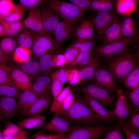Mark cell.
<instances>
[{"instance_id":"ac0fdd59","label":"cell","mask_w":139,"mask_h":139,"mask_svg":"<svg viewBox=\"0 0 139 139\" xmlns=\"http://www.w3.org/2000/svg\"><path fill=\"white\" fill-rule=\"evenodd\" d=\"M76 23L63 20L59 21L55 30L53 36L58 44L63 42L68 37Z\"/></svg>"},{"instance_id":"8fae6325","label":"cell","mask_w":139,"mask_h":139,"mask_svg":"<svg viewBox=\"0 0 139 139\" xmlns=\"http://www.w3.org/2000/svg\"><path fill=\"white\" fill-rule=\"evenodd\" d=\"M71 124L64 117L55 115L50 120L44 124L41 129L50 133H66L74 128L75 126H72Z\"/></svg>"},{"instance_id":"681fc988","label":"cell","mask_w":139,"mask_h":139,"mask_svg":"<svg viewBox=\"0 0 139 139\" xmlns=\"http://www.w3.org/2000/svg\"><path fill=\"white\" fill-rule=\"evenodd\" d=\"M46 1L45 0H20L19 3L25 11L31 10Z\"/></svg>"},{"instance_id":"4316f807","label":"cell","mask_w":139,"mask_h":139,"mask_svg":"<svg viewBox=\"0 0 139 139\" xmlns=\"http://www.w3.org/2000/svg\"><path fill=\"white\" fill-rule=\"evenodd\" d=\"M46 117L44 116H35L27 117L20 120L17 124L22 129H40L43 126Z\"/></svg>"},{"instance_id":"603a6c76","label":"cell","mask_w":139,"mask_h":139,"mask_svg":"<svg viewBox=\"0 0 139 139\" xmlns=\"http://www.w3.org/2000/svg\"><path fill=\"white\" fill-rule=\"evenodd\" d=\"M94 26L92 19H82L80 25L74 31L73 35L77 38L92 39Z\"/></svg>"},{"instance_id":"7a4b0ae2","label":"cell","mask_w":139,"mask_h":139,"mask_svg":"<svg viewBox=\"0 0 139 139\" xmlns=\"http://www.w3.org/2000/svg\"><path fill=\"white\" fill-rule=\"evenodd\" d=\"M107 60L108 70L115 79L121 82L127 74L139 67V53H133L129 49Z\"/></svg>"},{"instance_id":"60d3db41","label":"cell","mask_w":139,"mask_h":139,"mask_svg":"<svg viewBox=\"0 0 139 139\" xmlns=\"http://www.w3.org/2000/svg\"><path fill=\"white\" fill-rule=\"evenodd\" d=\"M11 68L5 64L0 65V85L7 84L13 83Z\"/></svg>"},{"instance_id":"7dc6e473","label":"cell","mask_w":139,"mask_h":139,"mask_svg":"<svg viewBox=\"0 0 139 139\" xmlns=\"http://www.w3.org/2000/svg\"><path fill=\"white\" fill-rule=\"evenodd\" d=\"M121 131V125L118 123L105 134L103 139H125L122 135Z\"/></svg>"},{"instance_id":"9a60e30c","label":"cell","mask_w":139,"mask_h":139,"mask_svg":"<svg viewBox=\"0 0 139 139\" xmlns=\"http://www.w3.org/2000/svg\"><path fill=\"white\" fill-rule=\"evenodd\" d=\"M52 102L51 94L40 96L21 117L40 116L50 107Z\"/></svg>"},{"instance_id":"f5cc1de1","label":"cell","mask_w":139,"mask_h":139,"mask_svg":"<svg viewBox=\"0 0 139 139\" xmlns=\"http://www.w3.org/2000/svg\"><path fill=\"white\" fill-rule=\"evenodd\" d=\"M51 78L52 79L51 92L54 98L61 92L64 88L63 84L57 79L54 77Z\"/></svg>"},{"instance_id":"9f6ffc18","label":"cell","mask_w":139,"mask_h":139,"mask_svg":"<svg viewBox=\"0 0 139 139\" xmlns=\"http://www.w3.org/2000/svg\"><path fill=\"white\" fill-rule=\"evenodd\" d=\"M55 67H62L67 64L65 57L62 54L56 53L54 57Z\"/></svg>"},{"instance_id":"bcb514c9","label":"cell","mask_w":139,"mask_h":139,"mask_svg":"<svg viewBox=\"0 0 139 139\" xmlns=\"http://www.w3.org/2000/svg\"><path fill=\"white\" fill-rule=\"evenodd\" d=\"M125 122L137 133L139 134V111L132 110Z\"/></svg>"},{"instance_id":"44dd1931","label":"cell","mask_w":139,"mask_h":139,"mask_svg":"<svg viewBox=\"0 0 139 139\" xmlns=\"http://www.w3.org/2000/svg\"><path fill=\"white\" fill-rule=\"evenodd\" d=\"M57 51L53 50L48 51L38 58L40 67L39 74L41 75L50 77L55 67L54 57Z\"/></svg>"},{"instance_id":"1f68e13d","label":"cell","mask_w":139,"mask_h":139,"mask_svg":"<svg viewBox=\"0 0 139 139\" xmlns=\"http://www.w3.org/2000/svg\"><path fill=\"white\" fill-rule=\"evenodd\" d=\"M121 82L126 88L130 90L135 89L139 86V67L127 74L123 79Z\"/></svg>"},{"instance_id":"f907efd6","label":"cell","mask_w":139,"mask_h":139,"mask_svg":"<svg viewBox=\"0 0 139 139\" xmlns=\"http://www.w3.org/2000/svg\"><path fill=\"white\" fill-rule=\"evenodd\" d=\"M45 131L41 130L38 132L37 135L33 139H63L66 133L47 134Z\"/></svg>"},{"instance_id":"94428289","label":"cell","mask_w":139,"mask_h":139,"mask_svg":"<svg viewBox=\"0 0 139 139\" xmlns=\"http://www.w3.org/2000/svg\"><path fill=\"white\" fill-rule=\"evenodd\" d=\"M1 119H0V121H1Z\"/></svg>"},{"instance_id":"5b68a950","label":"cell","mask_w":139,"mask_h":139,"mask_svg":"<svg viewBox=\"0 0 139 139\" xmlns=\"http://www.w3.org/2000/svg\"><path fill=\"white\" fill-rule=\"evenodd\" d=\"M112 126L100 125L94 126H75L63 139H98Z\"/></svg>"},{"instance_id":"d6a6232c","label":"cell","mask_w":139,"mask_h":139,"mask_svg":"<svg viewBox=\"0 0 139 139\" xmlns=\"http://www.w3.org/2000/svg\"><path fill=\"white\" fill-rule=\"evenodd\" d=\"M94 56V54L92 51L80 52L75 60L69 63L67 67L71 68L75 66L87 65L93 61Z\"/></svg>"},{"instance_id":"f6af8a7d","label":"cell","mask_w":139,"mask_h":139,"mask_svg":"<svg viewBox=\"0 0 139 139\" xmlns=\"http://www.w3.org/2000/svg\"><path fill=\"white\" fill-rule=\"evenodd\" d=\"M70 70L67 67L61 68L53 72L50 77L56 78L63 85L68 82Z\"/></svg>"},{"instance_id":"484cf974","label":"cell","mask_w":139,"mask_h":139,"mask_svg":"<svg viewBox=\"0 0 139 139\" xmlns=\"http://www.w3.org/2000/svg\"><path fill=\"white\" fill-rule=\"evenodd\" d=\"M121 31L123 38H127L136 42L138 41V30L132 18L129 16L126 17L121 22Z\"/></svg>"},{"instance_id":"ffe728a7","label":"cell","mask_w":139,"mask_h":139,"mask_svg":"<svg viewBox=\"0 0 139 139\" xmlns=\"http://www.w3.org/2000/svg\"><path fill=\"white\" fill-rule=\"evenodd\" d=\"M10 67L12 70L13 82L17 88L21 91L30 90L35 92L32 88V81L28 75L13 67Z\"/></svg>"},{"instance_id":"816d5d0a","label":"cell","mask_w":139,"mask_h":139,"mask_svg":"<svg viewBox=\"0 0 139 139\" xmlns=\"http://www.w3.org/2000/svg\"><path fill=\"white\" fill-rule=\"evenodd\" d=\"M80 52L76 48L69 47L65 50L64 55L67 64L74 61Z\"/></svg>"},{"instance_id":"4dcf8cb0","label":"cell","mask_w":139,"mask_h":139,"mask_svg":"<svg viewBox=\"0 0 139 139\" xmlns=\"http://www.w3.org/2000/svg\"><path fill=\"white\" fill-rule=\"evenodd\" d=\"M114 5V2L112 0H92L89 7L90 11H94L97 12H111Z\"/></svg>"},{"instance_id":"db71d44e","label":"cell","mask_w":139,"mask_h":139,"mask_svg":"<svg viewBox=\"0 0 139 139\" xmlns=\"http://www.w3.org/2000/svg\"><path fill=\"white\" fill-rule=\"evenodd\" d=\"M68 82L71 85H76L80 82L77 69L71 68Z\"/></svg>"},{"instance_id":"30bf717a","label":"cell","mask_w":139,"mask_h":139,"mask_svg":"<svg viewBox=\"0 0 139 139\" xmlns=\"http://www.w3.org/2000/svg\"><path fill=\"white\" fill-rule=\"evenodd\" d=\"M93 79L97 86L112 94L116 92L117 88L114 78L109 70L100 66L98 68Z\"/></svg>"},{"instance_id":"91938a15","label":"cell","mask_w":139,"mask_h":139,"mask_svg":"<svg viewBox=\"0 0 139 139\" xmlns=\"http://www.w3.org/2000/svg\"><path fill=\"white\" fill-rule=\"evenodd\" d=\"M3 138L2 135V132L0 130V139H3Z\"/></svg>"},{"instance_id":"7402d4cb","label":"cell","mask_w":139,"mask_h":139,"mask_svg":"<svg viewBox=\"0 0 139 139\" xmlns=\"http://www.w3.org/2000/svg\"><path fill=\"white\" fill-rule=\"evenodd\" d=\"M16 102L14 98L0 97V118L7 119L16 113Z\"/></svg>"},{"instance_id":"6f0895ef","label":"cell","mask_w":139,"mask_h":139,"mask_svg":"<svg viewBox=\"0 0 139 139\" xmlns=\"http://www.w3.org/2000/svg\"><path fill=\"white\" fill-rule=\"evenodd\" d=\"M11 60V56L4 53L0 48V64H5Z\"/></svg>"},{"instance_id":"ee69618b","label":"cell","mask_w":139,"mask_h":139,"mask_svg":"<svg viewBox=\"0 0 139 139\" xmlns=\"http://www.w3.org/2000/svg\"><path fill=\"white\" fill-rule=\"evenodd\" d=\"M126 93L131 103L132 110L139 111V86Z\"/></svg>"},{"instance_id":"74e56055","label":"cell","mask_w":139,"mask_h":139,"mask_svg":"<svg viewBox=\"0 0 139 139\" xmlns=\"http://www.w3.org/2000/svg\"><path fill=\"white\" fill-rule=\"evenodd\" d=\"M75 95L71 91L66 97L55 115L61 116H64L68 111L74 102Z\"/></svg>"},{"instance_id":"9c48e42d","label":"cell","mask_w":139,"mask_h":139,"mask_svg":"<svg viewBox=\"0 0 139 139\" xmlns=\"http://www.w3.org/2000/svg\"><path fill=\"white\" fill-rule=\"evenodd\" d=\"M40 5V10L45 31L47 34L53 35L56 27L61 18L46 2Z\"/></svg>"},{"instance_id":"cb8c5ba5","label":"cell","mask_w":139,"mask_h":139,"mask_svg":"<svg viewBox=\"0 0 139 139\" xmlns=\"http://www.w3.org/2000/svg\"><path fill=\"white\" fill-rule=\"evenodd\" d=\"M100 60L95 57L89 64L79 66L77 70L80 82L93 79L96 70L100 66Z\"/></svg>"},{"instance_id":"e575fe53","label":"cell","mask_w":139,"mask_h":139,"mask_svg":"<svg viewBox=\"0 0 139 139\" xmlns=\"http://www.w3.org/2000/svg\"><path fill=\"white\" fill-rule=\"evenodd\" d=\"M21 92L13 82L7 84L0 85V97H6L18 98Z\"/></svg>"},{"instance_id":"7bdbcfd3","label":"cell","mask_w":139,"mask_h":139,"mask_svg":"<svg viewBox=\"0 0 139 139\" xmlns=\"http://www.w3.org/2000/svg\"><path fill=\"white\" fill-rule=\"evenodd\" d=\"M24 130L17 124L10 122L6 125L1 132L3 138H6L13 137Z\"/></svg>"},{"instance_id":"d6986e66","label":"cell","mask_w":139,"mask_h":139,"mask_svg":"<svg viewBox=\"0 0 139 139\" xmlns=\"http://www.w3.org/2000/svg\"><path fill=\"white\" fill-rule=\"evenodd\" d=\"M52 79L46 75L38 76L32 83L34 91L40 96L51 94Z\"/></svg>"},{"instance_id":"f35d334b","label":"cell","mask_w":139,"mask_h":139,"mask_svg":"<svg viewBox=\"0 0 139 139\" xmlns=\"http://www.w3.org/2000/svg\"><path fill=\"white\" fill-rule=\"evenodd\" d=\"M16 46V42L11 36L4 37L0 41V48L4 53L10 56Z\"/></svg>"},{"instance_id":"e0dca14e","label":"cell","mask_w":139,"mask_h":139,"mask_svg":"<svg viewBox=\"0 0 139 139\" xmlns=\"http://www.w3.org/2000/svg\"><path fill=\"white\" fill-rule=\"evenodd\" d=\"M121 22L117 18L106 29L103 34L102 45L119 41L124 38L121 33Z\"/></svg>"},{"instance_id":"8992f818","label":"cell","mask_w":139,"mask_h":139,"mask_svg":"<svg viewBox=\"0 0 139 139\" xmlns=\"http://www.w3.org/2000/svg\"><path fill=\"white\" fill-rule=\"evenodd\" d=\"M59 47L55 39L46 34L35 32L31 50L34 60H36L47 52L51 50L57 51Z\"/></svg>"},{"instance_id":"836d02e7","label":"cell","mask_w":139,"mask_h":139,"mask_svg":"<svg viewBox=\"0 0 139 139\" xmlns=\"http://www.w3.org/2000/svg\"><path fill=\"white\" fill-rule=\"evenodd\" d=\"M136 1L133 0H118L116 5L117 12L121 14H129L136 9Z\"/></svg>"},{"instance_id":"6125c7cd","label":"cell","mask_w":139,"mask_h":139,"mask_svg":"<svg viewBox=\"0 0 139 139\" xmlns=\"http://www.w3.org/2000/svg\"></svg>"},{"instance_id":"d590c367","label":"cell","mask_w":139,"mask_h":139,"mask_svg":"<svg viewBox=\"0 0 139 139\" xmlns=\"http://www.w3.org/2000/svg\"><path fill=\"white\" fill-rule=\"evenodd\" d=\"M94 43L91 40L77 38L75 41L70 46L74 47L80 52L92 51Z\"/></svg>"},{"instance_id":"680465c9","label":"cell","mask_w":139,"mask_h":139,"mask_svg":"<svg viewBox=\"0 0 139 139\" xmlns=\"http://www.w3.org/2000/svg\"><path fill=\"white\" fill-rule=\"evenodd\" d=\"M3 29V27L2 24L0 23V34L1 33Z\"/></svg>"},{"instance_id":"d4e9b609","label":"cell","mask_w":139,"mask_h":139,"mask_svg":"<svg viewBox=\"0 0 139 139\" xmlns=\"http://www.w3.org/2000/svg\"><path fill=\"white\" fill-rule=\"evenodd\" d=\"M13 67L28 75L32 82L38 76L40 71L39 62L34 60H30L25 63L15 64Z\"/></svg>"},{"instance_id":"f1b7e54d","label":"cell","mask_w":139,"mask_h":139,"mask_svg":"<svg viewBox=\"0 0 139 139\" xmlns=\"http://www.w3.org/2000/svg\"><path fill=\"white\" fill-rule=\"evenodd\" d=\"M35 32L23 28L20 32L17 37L16 41L19 46L30 49L32 45Z\"/></svg>"},{"instance_id":"11a10c76","label":"cell","mask_w":139,"mask_h":139,"mask_svg":"<svg viewBox=\"0 0 139 139\" xmlns=\"http://www.w3.org/2000/svg\"><path fill=\"white\" fill-rule=\"evenodd\" d=\"M92 0H70V3L74 4L79 8L89 11L90 7Z\"/></svg>"},{"instance_id":"ba28073f","label":"cell","mask_w":139,"mask_h":139,"mask_svg":"<svg viewBox=\"0 0 139 139\" xmlns=\"http://www.w3.org/2000/svg\"><path fill=\"white\" fill-rule=\"evenodd\" d=\"M82 91L83 94L100 102L104 107H110L113 103L114 97L112 94L94 83H88L82 87Z\"/></svg>"},{"instance_id":"6da1fadb","label":"cell","mask_w":139,"mask_h":139,"mask_svg":"<svg viewBox=\"0 0 139 139\" xmlns=\"http://www.w3.org/2000/svg\"><path fill=\"white\" fill-rule=\"evenodd\" d=\"M63 117L71 124L82 126L97 125L102 121L86 104L82 96L78 95H75L71 107Z\"/></svg>"},{"instance_id":"7c38bea8","label":"cell","mask_w":139,"mask_h":139,"mask_svg":"<svg viewBox=\"0 0 139 139\" xmlns=\"http://www.w3.org/2000/svg\"><path fill=\"white\" fill-rule=\"evenodd\" d=\"M117 18L110 11L97 12L92 18L99 39L103 38L104 32L108 26Z\"/></svg>"},{"instance_id":"83f0119b","label":"cell","mask_w":139,"mask_h":139,"mask_svg":"<svg viewBox=\"0 0 139 139\" xmlns=\"http://www.w3.org/2000/svg\"><path fill=\"white\" fill-rule=\"evenodd\" d=\"M0 23L3 27V30L0 34V37L14 36L25 28L23 21L9 22L2 21Z\"/></svg>"},{"instance_id":"3957f363","label":"cell","mask_w":139,"mask_h":139,"mask_svg":"<svg viewBox=\"0 0 139 139\" xmlns=\"http://www.w3.org/2000/svg\"><path fill=\"white\" fill-rule=\"evenodd\" d=\"M47 3L63 20L76 23L82 20L88 11L81 9L74 4L59 0L47 1Z\"/></svg>"},{"instance_id":"2e32d148","label":"cell","mask_w":139,"mask_h":139,"mask_svg":"<svg viewBox=\"0 0 139 139\" xmlns=\"http://www.w3.org/2000/svg\"><path fill=\"white\" fill-rule=\"evenodd\" d=\"M36 92L30 90L22 91L17 99L16 113L23 115L40 97Z\"/></svg>"},{"instance_id":"ab89813d","label":"cell","mask_w":139,"mask_h":139,"mask_svg":"<svg viewBox=\"0 0 139 139\" xmlns=\"http://www.w3.org/2000/svg\"><path fill=\"white\" fill-rule=\"evenodd\" d=\"M14 5L11 0H0V22L12 14Z\"/></svg>"},{"instance_id":"277c9868","label":"cell","mask_w":139,"mask_h":139,"mask_svg":"<svg viewBox=\"0 0 139 139\" xmlns=\"http://www.w3.org/2000/svg\"><path fill=\"white\" fill-rule=\"evenodd\" d=\"M135 41L125 38L121 40L106 45L96 46L92 51L94 56L100 60H108L118 56L129 49V46Z\"/></svg>"},{"instance_id":"f546056e","label":"cell","mask_w":139,"mask_h":139,"mask_svg":"<svg viewBox=\"0 0 139 139\" xmlns=\"http://www.w3.org/2000/svg\"><path fill=\"white\" fill-rule=\"evenodd\" d=\"M32 54L31 50L29 48L19 46L14 51L13 59L18 64L25 63L30 60Z\"/></svg>"},{"instance_id":"8d00e7d4","label":"cell","mask_w":139,"mask_h":139,"mask_svg":"<svg viewBox=\"0 0 139 139\" xmlns=\"http://www.w3.org/2000/svg\"><path fill=\"white\" fill-rule=\"evenodd\" d=\"M70 86L68 85L61 92L54 98L50 108L49 112L56 113L63 102L66 97L71 91Z\"/></svg>"},{"instance_id":"4fadbf2b","label":"cell","mask_w":139,"mask_h":139,"mask_svg":"<svg viewBox=\"0 0 139 139\" xmlns=\"http://www.w3.org/2000/svg\"><path fill=\"white\" fill-rule=\"evenodd\" d=\"M23 21L25 28L35 32L47 34L44 30L41 12L38 6L30 10Z\"/></svg>"},{"instance_id":"52a82bcc","label":"cell","mask_w":139,"mask_h":139,"mask_svg":"<svg viewBox=\"0 0 139 139\" xmlns=\"http://www.w3.org/2000/svg\"><path fill=\"white\" fill-rule=\"evenodd\" d=\"M116 92L117 100L115 108L111 110V113L113 121H116L120 124L126 121L132 109L126 94L123 90L117 88Z\"/></svg>"},{"instance_id":"b9f144b4","label":"cell","mask_w":139,"mask_h":139,"mask_svg":"<svg viewBox=\"0 0 139 139\" xmlns=\"http://www.w3.org/2000/svg\"><path fill=\"white\" fill-rule=\"evenodd\" d=\"M25 11L24 8L19 3L15 5L12 14L6 17L2 21L6 22L19 21L23 18Z\"/></svg>"},{"instance_id":"5bb4252c","label":"cell","mask_w":139,"mask_h":139,"mask_svg":"<svg viewBox=\"0 0 139 139\" xmlns=\"http://www.w3.org/2000/svg\"><path fill=\"white\" fill-rule=\"evenodd\" d=\"M82 96L86 104L100 119L109 123L113 121L111 110H106L99 102L86 94H83Z\"/></svg>"},{"instance_id":"c3c4849f","label":"cell","mask_w":139,"mask_h":139,"mask_svg":"<svg viewBox=\"0 0 139 139\" xmlns=\"http://www.w3.org/2000/svg\"><path fill=\"white\" fill-rule=\"evenodd\" d=\"M121 130L125 135V139H139V134L137 133L125 122L120 124Z\"/></svg>"}]
</instances>
